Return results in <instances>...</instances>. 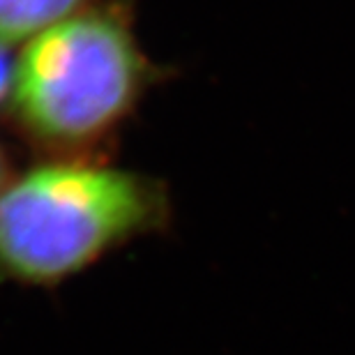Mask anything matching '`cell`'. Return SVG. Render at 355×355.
<instances>
[{
    "label": "cell",
    "instance_id": "obj_4",
    "mask_svg": "<svg viewBox=\"0 0 355 355\" xmlns=\"http://www.w3.org/2000/svg\"><path fill=\"white\" fill-rule=\"evenodd\" d=\"M10 79H12V62H10V55L5 51V46L0 44V97L10 88Z\"/></svg>",
    "mask_w": 355,
    "mask_h": 355
},
{
    "label": "cell",
    "instance_id": "obj_1",
    "mask_svg": "<svg viewBox=\"0 0 355 355\" xmlns=\"http://www.w3.org/2000/svg\"><path fill=\"white\" fill-rule=\"evenodd\" d=\"M146 215L148 196L130 175L40 168L0 198V268L33 282L58 279L90 263Z\"/></svg>",
    "mask_w": 355,
    "mask_h": 355
},
{
    "label": "cell",
    "instance_id": "obj_3",
    "mask_svg": "<svg viewBox=\"0 0 355 355\" xmlns=\"http://www.w3.org/2000/svg\"><path fill=\"white\" fill-rule=\"evenodd\" d=\"M81 0H0V44L42 35L62 17H67Z\"/></svg>",
    "mask_w": 355,
    "mask_h": 355
},
{
    "label": "cell",
    "instance_id": "obj_2",
    "mask_svg": "<svg viewBox=\"0 0 355 355\" xmlns=\"http://www.w3.org/2000/svg\"><path fill=\"white\" fill-rule=\"evenodd\" d=\"M139 79L141 60L125 28L90 14L33 40L14 72V104L42 137L79 141L123 116Z\"/></svg>",
    "mask_w": 355,
    "mask_h": 355
}]
</instances>
